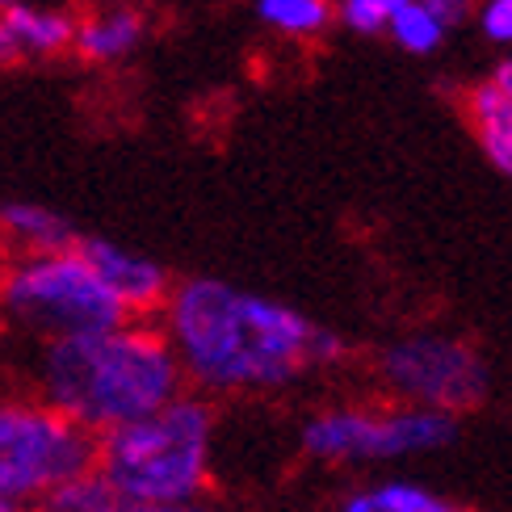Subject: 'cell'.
I'll return each instance as SVG.
<instances>
[{
	"mask_svg": "<svg viewBox=\"0 0 512 512\" xmlns=\"http://www.w3.org/2000/svg\"><path fill=\"white\" fill-rule=\"evenodd\" d=\"M0 311L26 332L47 336V345L131 324V315L118 307V298L101 286V277L84 265L76 248L21 256L13 269L0 273Z\"/></svg>",
	"mask_w": 512,
	"mask_h": 512,
	"instance_id": "obj_4",
	"label": "cell"
},
{
	"mask_svg": "<svg viewBox=\"0 0 512 512\" xmlns=\"http://www.w3.org/2000/svg\"><path fill=\"white\" fill-rule=\"evenodd\" d=\"M458 437V420L408 403H340L315 412L298 445L324 466H387L445 450Z\"/></svg>",
	"mask_w": 512,
	"mask_h": 512,
	"instance_id": "obj_5",
	"label": "cell"
},
{
	"mask_svg": "<svg viewBox=\"0 0 512 512\" xmlns=\"http://www.w3.org/2000/svg\"><path fill=\"white\" fill-rule=\"evenodd\" d=\"M492 84H496V89H500V93L512 101V59H504V63H500V68H496V80H492Z\"/></svg>",
	"mask_w": 512,
	"mask_h": 512,
	"instance_id": "obj_22",
	"label": "cell"
},
{
	"mask_svg": "<svg viewBox=\"0 0 512 512\" xmlns=\"http://www.w3.org/2000/svg\"><path fill=\"white\" fill-rule=\"evenodd\" d=\"M0 512H17V508H13V504H5V500H0Z\"/></svg>",
	"mask_w": 512,
	"mask_h": 512,
	"instance_id": "obj_23",
	"label": "cell"
},
{
	"mask_svg": "<svg viewBox=\"0 0 512 512\" xmlns=\"http://www.w3.org/2000/svg\"><path fill=\"white\" fill-rule=\"evenodd\" d=\"M408 5V0H345L340 5V13H345V21L353 30H361V34H374L378 26H387V21Z\"/></svg>",
	"mask_w": 512,
	"mask_h": 512,
	"instance_id": "obj_17",
	"label": "cell"
},
{
	"mask_svg": "<svg viewBox=\"0 0 512 512\" xmlns=\"http://www.w3.org/2000/svg\"><path fill=\"white\" fill-rule=\"evenodd\" d=\"M9 5H17V0H0V9H9Z\"/></svg>",
	"mask_w": 512,
	"mask_h": 512,
	"instance_id": "obj_24",
	"label": "cell"
},
{
	"mask_svg": "<svg viewBox=\"0 0 512 512\" xmlns=\"http://www.w3.org/2000/svg\"><path fill=\"white\" fill-rule=\"evenodd\" d=\"M424 9H429L441 26H458V21H466L471 17V9H475V0H420Z\"/></svg>",
	"mask_w": 512,
	"mask_h": 512,
	"instance_id": "obj_19",
	"label": "cell"
},
{
	"mask_svg": "<svg viewBox=\"0 0 512 512\" xmlns=\"http://www.w3.org/2000/svg\"><path fill=\"white\" fill-rule=\"evenodd\" d=\"M122 512H219V508L206 500H194V504H156V508H122Z\"/></svg>",
	"mask_w": 512,
	"mask_h": 512,
	"instance_id": "obj_20",
	"label": "cell"
},
{
	"mask_svg": "<svg viewBox=\"0 0 512 512\" xmlns=\"http://www.w3.org/2000/svg\"><path fill=\"white\" fill-rule=\"evenodd\" d=\"M462 105H466V122H471L487 160H492L504 177H512V101L487 80V84L466 89Z\"/></svg>",
	"mask_w": 512,
	"mask_h": 512,
	"instance_id": "obj_10",
	"label": "cell"
},
{
	"mask_svg": "<svg viewBox=\"0 0 512 512\" xmlns=\"http://www.w3.org/2000/svg\"><path fill=\"white\" fill-rule=\"evenodd\" d=\"M336 512H471V508L416 479H374L353 487Z\"/></svg>",
	"mask_w": 512,
	"mask_h": 512,
	"instance_id": "obj_9",
	"label": "cell"
},
{
	"mask_svg": "<svg viewBox=\"0 0 512 512\" xmlns=\"http://www.w3.org/2000/svg\"><path fill=\"white\" fill-rule=\"evenodd\" d=\"M139 34H143V17L135 9H114V13L80 21L72 42L84 59H118L122 51L135 47Z\"/></svg>",
	"mask_w": 512,
	"mask_h": 512,
	"instance_id": "obj_13",
	"label": "cell"
},
{
	"mask_svg": "<svg viewBox=\"0 0 512 512\" xmlns=\"http://www.w3.org/2000/svg\"><path fill=\"white\" fill-rule=\"evenodd\" d=\"M17 59H21V47L13 42L9 26H5V17H0V68H9V63H17Z\"/></svg>",
	"mask_w": 512,
	"mask_h": 512,
	"instance_id": "obj_21",
	"label": "cell"
},
{
	"mask_svg": "<svg viewBox=\"0 0 512 512\" xmlns=\"http://www.w3.org/2000/svg\"><path fill=\"white\" fill-rule=\"evenodd\" d=\"M122 508L126 504L114 496V487L105 483L97 475V466H93V471H84V475L68 479L63 487H55L34 512H122Z\"/></svg>",
	"mask_w": 512,
	"mask_h": 512,
	"instance_id": "obj_14",
	"label": "cell"
},
{
	"mask_svg": "<svg viewBox=\"0 0 512 512\" xmlns=\"http://www.w3.org/2000/svg\"><path fill=\"white\" fill-rule=\"evenodd\" d=\"M97 466V437L47 399H0V500L34 512L55 487Z\"/></svg>",
	"mask_w": 512,
	"mask_h": 512,
	"instance_id": "obj_6",
	"label": "cell"
},
{
	"mask_svg": "<svg viewBox=\"0 0 512 512\" xmlns=\"http://www.w3.org/2000/svg\"><path fill=\"white\" fill-rule=\"evenodd\" d=\"M0 17H5L21 55H55L63 47H72V38H76L72 17H63V13H38L26 5H9Z\"/></svg>",
	"mask_w": 512,
	"mask_h": 512,
	"instance_id": "obj_12",
	"label": "cell"
},
{
	"mask_svg": "<svg viewBox=\"0 0 512 512\" xmlns=\"http://www.w3.org/2000/svg\"><path fill=\"white\" fill-rule=\"evenodd\" d=\"M185 387L168 336L147 324L55 340L42 353V399L84 433L105 437L160 412Z\"/></svg>",
	"mask_w": 512,
	"mask_h": 512,
	"instance_id": "obj_2",
	"label": "cell"
},
{
	"mask_svg": "<svg viewBox=\"0 0 512 512\" xmlns=\"http://www.w3.org/2000/svg\"><path fill=\"white\" fill-rule=\"evenodd\" d=\"M378 378L395 403L445 412L454 420L462 412L479 408L487 399V387H492L487 361L479 357L475 345H466L458 336H433V332L403 336L382 349Z\"/></svg>",
	"mask_w": 512,
	"mask_h": 512,
	"instance_id": "obj_7",
	"label": "cell"
},
{
	"mask_svg": "<svg viewBox=\"0 0 512 512\" xmlns=\"http://www.w3.org/2000/svg\"><path fill=\"white\" fill-rule=\"evenodd\" d=\"M164 319L181 374L219 395L277 391L345 357V340L315 319L210 277H194L168 294Z\"/></svg>",
	"mask_w": 512,
	"mask_h": 512,
	"instance_id": "obj_1",
	"label": "cell"
},
{
	"mask_svg": "<svg viewBox=\"0 0 512 512\" xmlns=\"http://www.w3.org/2000/svg\"><path fill=\"white\" fill-rule=\"evenodd\" d=\"M256 9H261L269 26L290 34H319L332 17L328 0H256Z\"/></svg>",
	"mask_w": 512,
	"mask_h": 512,
	"instance_id": "obj_15",
	"label": "cell"
},
{
	"mask_svg": "<svg viewBox=\"0 0 512 512\" xmlns=\"http://www.w3.org/2000/svg\"><path fill=\"white\" fill-rule=\"evenodd\" d=\"M76 252L84 256V265L101 277V286L118 298V307L126 315L156 311L168 303V294H173L164 269L156 261H147V256H135L110 240H76Z\"/></svg>",
	"mask_w": 512,
	"mask_h": 512,
	"instance_id": "obj_8",
	"label": "cell"
},
{
	"mask_svg": "<svg viewBox=\"0 0 512 512\" xmlns=\"http://www.w3.org/2000/svg\"><path fill=\"white\" fill-rule=\"evenodd\" d=\"M97 475L126 508L194 504L215 475V412L177 395L160 412L97 437Z\"/></svg>",
	"mask_w": 512,
	"mask_h": 512,
	"instance_id": "obj_3",
	"label": "cell"
},
{
	"mask_svg": "<svg viewBox=\"0 0 512 512\" xmlns=\"http://www.w3.org/2000/svg\"><path fill=\"white\" fill-rule=\"evenodd\" d=\"M387 26L395 30V38H399L408 51H433L437 42H441V34H445V26L420 5V0H408V5H403V9L387 21Z\"/></svg>",
	"mask_w": 512,
	"mask_h": 512,
	"instance_id": "obj_16",
	"label": "cell"
},
{
	"mask_svg": "<svg viewBox=\"0 0 512 512\" xmlns=\"http://www.w3.org/2000/svg\"><path fill=\"white\" fill-rule=\"evenodd\" d=\"M483 30L496 42H512V0H492L483 9Z\"/></svg>",
	"mask_w": 512,
	"mask_h": 512,
	"instance_id": "obj_18",
	"label": "cell"
},
{
	"mask_svg": "<svg viewBox=\"0 0 512 512\" xmlns=\"http://www.w3.org/2000/svg\"><path fill=\"white\" fill-rule=\"evenodd\" d=\"M0 236L21 248V256H51V252H72L76 231L72 223H63L59 215L30 202H13L0 210Z\"/></svg>",
	"mask_w": 512,
	"mask_h": 512,
	"instance_id": "obj_11",
	"label": "cell"
}]
</instances>
